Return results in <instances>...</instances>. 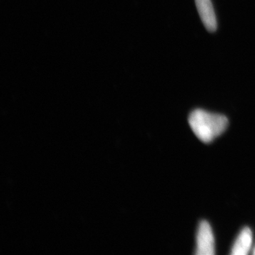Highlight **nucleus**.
<instances>
[{
	"mask_svg": "<svg viewBox=\"0 0 255 255\" xmlns=\"http://www.w3.org/2000/svg\"><path fill=\"white\" fill-rule=\"evenodd\" d=\"M253 243V233L251 228H245L240 233L231 251L233 255H246L249 253Z\"/></svg>",
	"mask_w": 255,
	"mask_h": 255,
	"instance_id": "obj_4",
	"label": "nucleus"
},
{
	"mask_svg": "<svg viewBox=\"0 0 255 255\" xmlns=\"http://www.w3.org/2000/svg\"><path fill=\"white\" fill-rule=\"evenodd\" d=\"M196 254L198 255H214L215 254L214 233L209 223L206 221H201L198 229Z\"/></svg>",
	"mask_w": 255,
	"mask_h": 255,
	"instance_id": "obj_2",
	"label": "nucleus"
},
{
	"mask_svg": "<svg viewBox=\"0 0 255 255\" xmlns=\"http://www.w3.org/2000/svg\"><path fill=\"white\" fill-rule=\"evenodd\" d=\"M196 9L204 26L210 32L217 28V19L211 0H195Z\"/></svg>",
	"mask_w": 255,
	"mask_h": 255,
	"instance_id": "obj_3",
	"label": "nucleus"
},
{
	"mask_svg": "<svg viewBox=\"0 0 255 255\" xmlns=\"http://www.w3.org/2000/svg\"><path fill=\"white\" fill-rule=\"evenodd\" d=\"M253 254L255 255V249H254V250H253Z\"/></svg>",
	"mask_w": 255,
	"mask_h": 255,
	"instance_id": "obj_5",
	"label": "nucleus"
},
{
	"mask_svg": "<svg viewBox=\"0 0 255 255\" xmlns=\"http://www.w3.org/2000/svg\"><path fill=\"white\" fill-rule=\"evenodd\" d=\"M189 123L193 132L199 140L211 142L226 130L228 119L221 114L211 113L203 110L193 111L189 117Z\"/></svg>",
	"mask_w": 255,
	"mask_h": 255,
	"instance_id": "obj_1",
	"label": "nucleus"
}]
</instances>
